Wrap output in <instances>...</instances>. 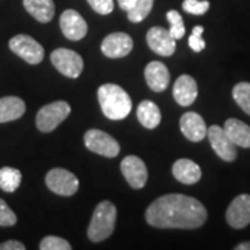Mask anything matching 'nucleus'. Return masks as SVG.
Listing matches in <instances>:
<instances>
[{
    "label": "nucleus",
    "instance_id": "obj_11",
    "mask_svg": "<svg viewBox=\"0 0 250 250\" xmlns=\"http://www.w3.org/2000/svg\"><path fill=\"white\" fill-rule=\"evenodd\" d=\"M134 41L125 32H113L107 35L102 42V52L106 57L120 59L132 52Z\"/></svg>",
    "mask_w": 250,
    "mask_h": 250
},
{
    "label": "nucleus",
    "instance_id": "obj_28",
    "mask_svg": "<svg viewBox=\"0 0 250 250\" xmlns=\"http://www.w3.org/2000/svg\"><path fill=\"white\" fill-rule=\"evenodd\" d=\"M210 7V3L207 0H184L182 9L189 14L195 16H203Z\"/></svg>",
    "mask_w": 250,
    "mask_h": 250
},
{
    "label": "nucleus",
    "instance_id": "obj_15",
    "mask_svg": "<svg viewBox=\"0 0 250 250\" xmlns=\"http://www.w3.org/2000/svg\"><path fill=\"white\" fill-rule=\"evenodd\" d=\"M179 128L184 136L190 142H200L207 135V126L205 120L195 111H188L179 120Z\"/></svg>",
    "mask_w": 250,
    "mask_h": 250
},
{
    "label": "nucleus",
    "instance_id": "obj_14",
    "mask_svg": "<svg viewBox=\"0 0 250 250\" xmlns=\"http://www.w3.org/2000/svg\"><path fill=\"white\" fill-rule=\"evenodd\" d=\"M227 223L235 229H242L250 224V195H239L227 210Z\"/></svg>",
    "mask_w": 250,
    "mask_h": 250
},
{
    "label": "nucleus",
    "instance_id": "obj_32",
    "mask_svg": "<svg viewBox=\"0 0 250 250\" xmlns=\"http://www.w3.org/2000/svg\"><path fill=\"white\" fill-rule=\"evenodd\" d=\"M25 245H22L18 241H7L4 243H0V250H24Z\"/></svg>",
    "mask_w": 250,
    "mask_h": 250
},
{
    "label": "nucleus",
    "instance_id": "obj_30",
    "mask_svg": "<svg viewBox=\"0 0 250 250\" xmlns=\"http://www.w3.org/2000/svg\"><path fill=\"white\" fill-rule=\"evenodd\" d=\"M203 31H205V28L202 27V25H197V27H195L193 28V31H192V35L189 36V41H188L189 47H190L193 52H196V53H200V52H202V50L206 47L205 39L202 38V35H203Z\"/></svg>",
    "mask_w": 250,
    "mask_h": 250
},
{
    "label": "nucleus",
    "instance_id": "obj_3",
    "mask_svg": "<svg viewBox=\"0 0 250 250\" xmlns=\"http://www.w3.org/2000/svg\"><path fill=\"white\" fill-rule=\"evenodd\" d=\"M117 221V208L111 202H100L88 227V238L92 242L106 241L114 232Z\"/></svg>",
    "mask_w": 250,
    "mask_h": 250
},
{
    "label": "nucleus",
    "instance_id": "obj_17",
    "mask_svg": "<svg viewBox=\"0 0 250 250\" xmlns=\"http://www.w3.org/2000/svg\"><path fill=\"white\" fill-rule=\"evenodd\" d=\"M174 99L179 106H190L197 98V83L190 75H181L177 78L172 89Z\"/></svg>",
    "mask_w": 250,
    "mask_h": 250
},
{
    "label": "nucleus",
    "instance_id": "obj_5",
    "mask_svg": "<svg viewBox=\"0 0 250 250\" xmlns=\"http://www.w3.org/2000/svg\"><path fill=\"white\" fill-rule=\"evenodd\" d=\"M10 50L18 57H21L28 64H39L45 57V49L32 36L20 34L13 36L9 42Z\"/></svg>",
    "mask_w": 250,
    "mask_h": 250
},
{
    "label": "nucleus",
    "instance_id": "obj_21",
    "mask_svg": "<svg viewBox=\"0 0 250 250\" xmlns=\"http://www.w3.org/2000/svg\"><path fill=\"white\" fill-rule=\"evenodd\" d=\"M22 3L25 10L36 21L46 24L53 20L56 11L53 0H22Z\"/></svg>",
    "mask_w": 250,
    "mask_h": 250
},
{
    "label": "nucleus",
    "instance_id": "obj_24",
    "mask_svg": "<svg viewBox=\"0 0 250 250\" xmlns=\"http://www.w3.org/2000/svg\"><path fill=\"white\" fill-rule=\"evenodd\" d=\"M154 0H135L134 6L128 10V20L131 22H141L149 16L153 9Z\"/></svg>",
    "mask_w": 250,
    "mask_h": 250
},
{
    "label": "nucleus",
    "instance_id": "obj_4",
    "mask_svg": "<svg viewBox=\"0 0 250 250\" xmlns=\"http://www.w3.org/2000/svg\"><path fill=\"white\" fill-rule=\"evenodd\" d=\"M71 106L64 102H53L41 108L36 114V128L41 132H52L70 116Z\"/></svg>",
    "mask_w": 250,
    "mask_h": 250
},
{
    "label": "nucleus",
    "instance_id": "obj_25",
    "mask_svg": "<svg viewBox=\"0 0 250 250\" xmlns=\"http://www.w3.org/2000/svg\"><path fill=\"white\" fill-rule=\"evenodd\" d=\"M233 100L238 106L250 116V83L249 82H239L232 89Z\"/></svg>",
    "mask_w": 250,
    "mask_h": 250
},
{
    "label": "nucleus",
    "instance_id": "obj_10",
    "mask_svg": "<svg viewBox=\"0 0 250 250\" xmlns=\"http://www.w3.org/2000/svg\"><path fill=\"white\" fill-rule=\"evenodd\" d=\"M60 28L64 36L74 42L83 39L88 32L86 21L78 11L72 9L62 11V14L60 16Z\"/></svg>",
    "mask_w": 250,
    "mask_h": 250
},
{
    "label": "nucleus",
    "instance_id": "obj_7",
    "mask_svg": "<svg viewBox=\"0 0 250 250\" xmlns=\"http://www.w3.org/2000/svg\"><path fill=\"white\" fill-rule=\"evenodd\" d=\"M46 185L56 195L72 196L80 188V181L68 170L53 168L46 174Z\"/></svg>",
    "mask_w": 250,
    "mask_h": 250
},
{
    "label": "nucleus",
    "instance_id": "obj_22",
    "mask_svg": "<svg viewBox=\"0 0 250 250\" xmlns=\"http://www.w3.org/2000/svg\"><path fill=\"white\" fill-rule=\"evenodd\" d=\"M136 117L145 128L153 129L160 124L161 111L159 106L156 103H153L152 100H143L142 103L138 106Z\"/></svg>",
    "mask_w": 250,
    "mask_h": 250
},
{
    "label": "nucleus",
    "instance_id": "obj_20",
    "mask_svg": "<svg viewBox=\"0 0 250 250\" xmlns=\"http://www.w3.org/2000/svg\"><path fill=\"white\" fill-rule=\"evenodd\" d=\"M25 113V103L17 96L0 98V124L18 120Z\"/></svg>",
    "mask_w": 250,
    "mask_h": 250
},
{
    "label": "nucleus",
    "instance_id": "obj_33",
    "mask_svg": "<svg viewBox=\"0 0 250 250\" xmlns=\"http://www.w3.org/2000/svg\"><path fill=\"white\" fill-rule=\"evenodd\" d=\"M117 1H118L120 9H123L124 11H128V10L134 6L135 3V0H117Z\"/></svg>",
    "mask_w": 250,
    "mask_h": 250
},
{
    "label": "nucleus",
    "instance_id": "obj_16",
    "mask_svg": "<svg viewBox=\"0 0 250 250\" xmlns=\"http://www.w3.org/2000/svg\"><path fill=\"white\" fill-rule=\"evenodd\" d=\"M145 80L152 90L164 92L170 85V71L166 64L160 62H150L145 68Z\"/></svg>",
    "mask_w": 250,
    "mask_h": 250
},
{
    "label": "nucleus",
    "instance_id": "obj_23",
    "mask_svg": "<svg viewBox=\"0 0 250 250\" xmlns=\"http://www.w3.org/2000/svg\"><path fill=\"white\" fill-rule=\"evenodd\" d=\"M22 174L21 171L13 167H3L0 168V188L4 192L13 193L21 185Z\"/></svg>",
    "mask_w": 250,
    "mask_h": 250
},
{
    "label": "nucleus",
    "instance_id": "obj_6",
    "mask_svg": "<svg viewBox=\"0 0 250 250\" xmlns=\"http://www.w3.org/2000/svg\"><path fill=\"white\" fill-rule=\"evenodd\" d=\"M50 60L57 71L72 80L78 78L83 70L82 57L71 49H64V47L56 49L53 53L50 54Z\"/></svg>",
    "mask_w": 250,
    "mask_h": 250
},
{
    "label": "nucleus",
    "instance_id": "obj_18",
    "mask_svg": "<svg viewBox=\"0 0 250 250\" xmlns=\"http://www.w3.org/2000/svg\"><path fill=\"white\" fill-rule=\"evenodd\" d=\"M172 175L181 184L193 185L202 178V170L195 161L189 159H179L172 166Z\"/></svg>",
    "mask_w": 250,
    "mask_h": 250
},
{
    "label": "nucleus",
    "instance_id": "obj_1",
    "mask_svg": "<svg viewBox=\"0 0 250 250\" xmlns=\"http://www.w3.org/2000/svg\"><path fill=\"white\" fill-rule=\"evenodd\" d=\"M207 220L206 207L195 197L171 193L153 202L146 210V221L156 228L196 229Z\"/></svg>",
    "mask_w": 250,
    "mask_h": 250
},
{
    "label": "nucleus",
    "instance_id": "obj_2",
    "mask_svg": "<svg viewBox=\"0 0 250 250\" xmlns=\"http://www.w3.org/2000/svg\"><path fill=\"white\" fill-rule=\"evenodd\" d=\"M98 99L103 114L113 121L124 120L132 110L129 95L116 83L102 85L98 90Z\"/></svg>",
    "mask_w": 250,
    "mask_h": 250
},
{
    "label": "nucleus",
    "instance_id": "obj_29",
    "mask_svg": "<svg viewBox=\"0 0 250 250\" xmlns=\"http://www.w3.org/2000/svg\"><path fill=\"white\" fill-rule=\"evenodd\" d=\"M17 223V215L9 207V205L0 199V227H13Z\"/></svg>",
    "mask_w": 250,
    "mask_h": 250
},
{
    "label": "nucleus",
    "instance_id": "obj_34",
    "mask_svg": "<svg viewBox=\"0 0 250 250\" xmlns=\"http://www.w3.org/2000/svg\"><path fill=\"white\" fill-rule=\"evenodd\" d=\"M236 250H250V242H245V243H241V245H238Z\"/></svg>",
    "mask_w": 250,
    "mask_h": 250
},
{
    "label": "nucleus",
    "instance_id": "obj_27",
    "mask_svg": "<svg viewBox=\"0 0 250 250\" xmlns=\"http://www.w3.org/2000/svg\"><path fill=\"white\" fill-rule=\"evenodd\" d=\"M41 250H71V245L60 236H46L39 243Z\"/></svg>",
    "mask_w": 250,
    "mask_h": 250
},
{
    "label": "nucleus",
    "instance_id": "obj_26",
    "mask_svg": "<svg viewBox=\"0 0 250 250\" xmlns=\"http://www.w3.org/2000/svg\"><path fill=\"white\" fill-rule=\"evenodd\" d=\"M167 21L170 24V34L171 36L178 41L185 35V25H184V18L179 14L177 10H170L167 11Z\"/></svg>",
    "mask_w": 250,
    "mask_h": 250
},
{
    "label": "nucleus",
    "instance_id": "obj_12",
    "mask_svg": "<svg viewBox=\"0 0 250 250\" xmlns=\"http://www.w3.org/2000/svg\"><path fill=\"white\" fill-rule=\"evenodd\" d=\"M121 172L134 189H142L147 182V168L138 156H126L121 161Z\"/></svg>",
    "mask_w": 250,
    "mask_h": 250
},
{
    "label": "nucleus",
    "instance_id": "obj_9",
    "mask_svg": "<svg viewBox=\"0 0 250 250\" xmlns=\"http://www.w3.org/2000/svg\"><path fill=\"white\" fill-rule=\"evenodd\" d=\"M207 136L215 154L224 161H233L236 159V145L229 139V136L218 125H211L207 128Z\"/></svg>",
    "mask_w": 250,
    "mask_h": 250
},
{
    "label": "nucleus",
    "instance_id": "obj_13",
    "mask_svg": "<svg viewBox=\"0 0 250 250\" xmlns=\"http://www.w3.org/2000/svg\"><path fill=\"white\" fill-rule=\"evenodd\" d=\"M147 45L152 49L154 53L164 56V57H170L174 54L177 49L175 39L171 36L170 31L163 27H153L147 31L146 35Z\"/></svg>",
    "mask_w": 250,
    "mask_h": 250
},
{
    "label": "nucleus",
    "instance_id": "obj_19",
    "mask_svg": "<svg viewBox=\"0 0 250 250\" xmlns=\"http://www.w3.org/2000/svg\"><path fill=\"white\" fill-rule=\"evenodd\" d=\"M224 131L229 136V139L232 141L236 146L241 147H250V126L245 124L241 120L236 118H229L225 121L224 124Z\"/></svg>",
    "mask_w": 250,
    "mask_h": 250
},
{
    "label": "nucleus",
    "instance_id": "obj_31",
    "mask_svg": "<svg viewBox=\"0 0 250 250\" xmlns=\"http://www.w3.org/2000/svg\"><path fill=\"white\" fill-rule=\"evenodd\" d=\"M89 6L102 16H107L114 10V0H86Z\"/></svg>",
    "mask_w": 250,
    "mask_h": 250
},
{
    "label": "nucleus",
    "instance_id": "obj_8",
    "mask_svg": "<svg viewBox=\"0 0 250 250\" xmlns=\"http://www.w3.org/2000/svg\"><path fill=\"white\" fill-rule=\"evenodd\" d=\"M85 146L90 152L104 156V157H116L120 153V145L111 135L106 134L100 129H89L83 136Z\"/></svg>",
    "mask_w": 250,
    "mask_h": 250
}]
</instances>
